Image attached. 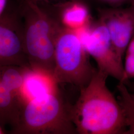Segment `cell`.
Listing matches in <instances>:
<instances>
[{"label":"cell","mask_w":134,"mask_h":134,"mask_svg":"<svg viewBox=\"0 0 134 134\" xmlns=\"http://www.w3.org/2000/svg\"><path fill=\"white\" fill-rule=\"evenodd\" d=\"M9 0H0V14H2L8 5Z\"/></svg>","instance_id":"cell-14"},{"label":"cell","mask_w":134,"mask_h":134,"mask_svg":"<svg viewBox=\"0 0 134 134\" xmlns=\"http://www.w3.org/2000/svg\"><path fill=\"white\" fill-rule=\"evenodd\" d=\"M30 68L25 51L24 23L18 1L9 0L0 14V67Z\"/></svg>","instance_id":"cell-5"},{"label":"cell","mask_w":134,"mask_h":134,"mask_svg":"<svg viewBox=\"0 0 134 134\" xmlns=\"http://www.w3.org/2000/svg\"><path fill=\"white\" fill-rule=\"evenodd\" d=\"M58 86L52 76L29 69L21 91L24 104L34 98L57 91L59 89Z\"/></svg>","instance_id":"cell-9"},{"label":"cell","mask_w":134,"mask_h":134,"mask_svg":"<svg viewBox=\"0 0 134 134\" xmlns=\"http://www.w3.org/2000/svg\"><path fill=\"white\" fill-rule=\"evenodd\" d=\"M108 77L97 69L71 106V118L77 134H125L124 113L119 101L107 86Z\"/></svg>","instance_id":"cell-1"},{"label":"cell","mask_w":134,"mask_h":134,"mask_svg":"<svg viewBox=\"0 0 134 134\" xmlns=\"http://www.w3.org/2000/svg\"><path fill=\"white\" fill-rule=\"evenodd\" d=\"M17 1L24 19V49L30 67L53 77L56 40L63 26L38 2Z\"/></svg>","instance_id":"cell-2"},{"label":"cell","mask_w":134,"mask_h":134,"mask_svg":"<svg viewBox=\"0 0 134 134\" xmlns=\"http://www.w3.org/2000/svg\"><path fill=\"white\" fill-rule=\"evenodd\" d=\"M79 31L81 32H77L85 48L94 59L97 69L121 81L124 73L123 63L117 54L103 21L99 19L92 25Z\"/></svg>","instance_id":"cell-6"},{"label":"cell","mask_w":134,"mask_h":134,"mask_svg":"<svg viewBox=\"0 0 134 134\" xmlns=\"http://www.w3.org/2000/svg\"><path fill=\"white\" fill-rule=\"evenodd\" d=\"M46 9L65 27L78 31L90 25L89 10L83 1L70 0Z\"/></svg>","instance_id":"cell-8"},{"label":"cell","mask_w":134,"mask_h":134,"mask_svg":"<svg viewBox=\"0 0 134 134\" xmlns=\"http://www.w3.org/2000/svg\"><path fill=\"white\" fill-rule=\"evenodd\" d=\"M106 2L109 3H112V4H116L119 2H121L123 0H104Z\"/></svg>","instance_id":"cell-15"},{"label":"cell","mask_w":134,"mask_h":134,"mask_svg":"<svg viewBox=\"0 0 134 134\" xmlns=\"http://www.w3.org/2000/svg\"><path fill=\"white\" fill-rule=\"evenodd\" d=\"M88 57L77 31L63 26L56 42L55 81L58 85L69 83L80 90L85 87L97 70L91 65Z\"/></svg>","instance_id":"cell-4"},{"label":"cell","mask_w":134,"mask_h":134,"mask_svg":"<svg viewBox=\"0 0 134 134\" xmlns=\"http://www.w3.org/2000/svg\"><path fill=\"white\" fill-rule=\"evenodd\" d=\"M24 105L20 96L0 83V134H6L7 126L16 125Z\"/></svg>","instance_id":"cell-10"},{"label":"cell","mask_w":134,"mask_h":134,"mask_svg":"<svg viewBox=\"0 0 134 134\" xmlns=\"http://www.w3.org/2000/svg\"><path fill=\"white\" fill-rule=\"evenodd\" d=\"M71 106L59 89L29 101L24 106L12 134H76Z\"/></svg>","instance_id":"cell-3"},{"label":"cell","mask_w":134,"mask_h":134,"mask_svg":"<svg viewBox=\"0 0 134 134\" xmlns=\"http://www.w3.org/2000/svg\"><path fill=\"white\" fill-rule=\"evenodd\" d=\"M131 4L134 5V0H131Z\"/></svg>","instance_id":"cell-17"},{"label":"cell","mask_w":134,"mask_h":134,"mask_svg":"<svg viewBox=\"0 0 134 134\" xmlns=\"http://www.w3.org/2000/svg\"><path fill=\"white\" fill-rule=\"evenodd\" d=\"M133 88L134 89V83H133Z\"/></svg>","instance_id":"cell-18"},{"label":"cell","mask_w":134,"mask_h":134,"mask_svg":"<svg viewBox=\"0 0 134 134\" xmlns=\"http://www.w3.org/2000/svg\"><path fill=\"white\" fill-rule=\"evenodd\" d=\"M38 3H42V2H44V3H46V2H48L49 1V0H34ZM78 1H83V0H78Z\"/></svg>","instance_id":"cell-16"},{"label":"cell","mask_w":134,"mask_h":134,"mask_svg":"<svg viewBox=\"0 0 134 134\" xmlns=\"http://www.w3.org/2000/svg\"><path fill=\"white\" fill-rule=\"evenodd\" d=\"M119 101L124 113L127 129L125 134H134V92H130L124 83L119 82Z\"/></svg>","instance_id":"cell-12"},{"label":"cell","mask_w":134,"mask_h":134,"mask_svg":"<svg viewBox=\"0 0 134 134\" xmlns=\"http://www.w3.org/2000/svg\"><path fill=\"white\" fill-rule=\"evenodd\" d=\"M124 73L122 80L119 82L124 83L134 79V34L131 39L125 53Z\"/></svg>","instance_id":"cell-13"},{"label":"cell","mask_w":134,"mask_h":134,"mask_svg":"<svg viewBox=\"0 0 134 134\" xmlns=\"http://www.w3.org/2000/svg\"><path fill=\"white\" fill-rule=\"evenodd\" d=\"M29 69L30 68L15 65L0 67V83L19 95L23 99L22 87Z\"/></svg>","instance_id":"cell-11"},{"label":"cell","mask_w":134,"mask_h":134,"mask_svg":"<svg viewBox=\"0 0 134 134\" xmlns=\"http://www.w3.org/2000/svg\"><path fill=\"white\" fill-rule=\"evenodd\" d=\"M99 18L105 24L115 51L123 62L125 53L134 34V5L126 9L99 10Z\"/></svg>","instance_id":"cell-7"}]
</instances>
